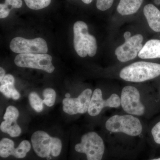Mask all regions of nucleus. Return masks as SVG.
I'll use <instances>...</instances> for the list:
<instances>
[{
	"mask_svg": "<svg viewBox=\"0 0 160 160\" xmlns=\"http://www.w3.org/2000/svg\"><path fill=\"white\" fill-rule=\"evenodd\" d=\"M121 78L127 82H140L160 75V64L138 62L124 67L120 72Z\"/></svg>",
	"mask_w": 160,
	"mask_h": 160,
	"instance_id": "f257e3e1",
	"label": "nucleus"
},
{
	"mask_svg": "<svg viewBox=\"0 0 160 160\" xmlns=\"http://www.w3.org/2000/svg\"><path fill=\"white\" fill-rule=\"evenodd\" d=\"M32 146L36 154L41 158L57 157L61 154L62 144L59 138L50 136L46 132L37 130L31 137Z\"/></svg>",
	"mask_w": 160,
	"mask_h": 160,
	"instance_id": "f03ea898",
	"label": "nucleus"
},
{
	"mask_svg": "<svg viewBox=\"0 0 160 160\" xmlns=\"http://www.w3.org/2000/svg\"><path fill=\"white\" fill-rule=\"evenodd\" d=\"M73 45L75 50L82 58L87 55L92 57L97 50L96 39L89 34L87 24L82 21H78L73 26Z\"/></svg>",
	"mask_w": 160,
	"mask_h": 160,
	"instance_id": "7ed1b4c3",
	"label": "nucleus"
},
{
	"mask_svg": "<svg viewBox=\"0 0 160 160\" xmlns=\"http://www.w3.org/2000/svg\"><path fill=\"white\" fill-rule=\"evenodd\" d=\"M106 128L112 132H122L130 136H138L142 133V126L138 118L132 115H115L106 121Z\"/></svg>",
	"mask_w": 160,
	"mask_h": 160,
	"instance_id": "20e7f679",
	"label": "nucleus"
},
{
	"mask_svg": "<svg viewBox=\"0 0 160 160\" xmlns=\"http://www.w3.org/2000/svg\"><path fill=\"white\" fill-rule=\"evenodd\" d=\"M76 151L85 153L87 160H102L105 152V145L102 138L95 132L83 134L81 142L75 146Z\"/></svg>",
	"mask_w": 160,
	"mask_h": 160,
	"instance_id": "39448f33",
	"label": "nucleus"
},
{
	"mask_svg": "<svg viewBox=\"0 0 160 160\" xmlns=\"http://www.w3.org/2000/svg\"><path fill=\"white\" fill-rule=\"evenodd\" d=\"M52 58L48 54H19L15 58V64L22 68L40 69L48 73L54 71Z\"/></svg>",
	"mask_w": 160,
	"mask_h": 160,
	"instance_id": "423d86ee",
	"label": "nucleus"
},
{
	"mask_svg": "<svg viewBox=\"0 0 160 160\" xmlns=\"http://www.w3.org/2000/svg\"><path fill=\"white\" fill-rule=\"evenodd\" d=\"M9 47L12 51L19 54H46L48 49L46 41L41 38L30 40L15 38L12 40Z\"/></svg>",
	"mask_w": 160,
	"mask_h": 160,
	"instance_id": "0eeeda50",
	"label": "nucleus"
},
{
	"mask_svg": "<svg viewBox=\"0 0 160 160\" xmlns=\"http://www.w3.org/2000/svg\"><path fill=\"white\" fill-rule=\"evenodd\" d=\"M121 105L124 111L132 115L142 116L145 112V107L140 101L139 92L133 86H125L121 94Z\"/></svg>",
	"mask_w": 160,
	"mask_h": 160,
	"instance_id": "6e6552de",
	"label": "nucleus"
},
{
	"mask_svg": "<svg viewBox=\"0 0 160 160\" xmlns=\"http://www.w3.org/2000/svg\"><path fill=\"white\" fill-rule=\"evenodd\" d=\"M92 92L91 89H86L78 98H66L62 101V109L69 115L84 114L88 112Z\"/></svg>",
	"mask_w": 160,
	"mask_h": 160,
	"instance_id": "1a4fd4ad",
	"label": "nucleus"
},
{
	"mask_svg": "<svg viewBox=\"0 0 160 160\" xmlns=\"http://www.w3.org/2000/svg\"><path fill=\"white\" fill-rule=\"evenodd\" d=\"M143 37L141 34H136L126 40L125 42L118 47L115 53L118 59L122 62H126L133 59L138 54L143 47Z\"/></svg>",
	"mask_w": 160,
	"mask_h": 160,
	"instance_id": "9d476101",
	"label": "nucleus"
},
{
	"mask_svg": "<svg viewBox=\"0 0 160 160\" xmlns=\"http://www.w3.org/2000/svg\"><path fill=\"white\" fill-rule=\"evenodd\" d=\"M120 106L121 99L118 95L113 93L105 100L103 98L102 90L96 89L92 92L88 112L91 116H97L105 107L118 108Z\"/></svg>",
	"mask_w": 160,
	"mask_h": 160,
	"instance_id": "9b49d317",
	"label": "nucleus"
},
{
	"mask_svg": "<svg viewBox=\"0 0 160 160\" xmlns=\"http://www.w3.org/2000/svg\"><path fill=\"white\" fill-rule=\"evenodd\" d=\"M32 145L28 140L22 141L17 148H15L13 141L8 138H3L0 141V156L7 158L12 156L18 159H22L31 149Z\"/></svg>",
	"mask_w": 160,
	"mask_h": 160,
	"instance_id": "f8f14e48",
	"label": "nucleus"
},
{
	"mask_svg": "<svg viewBox=\"0 0 160 160\" xmlns=\"http://www.w3.org/2000/svg\"><path fill=\"white\" fill-rule=\"evenodd\" d=\"M19 114L18 109L16 107L13 106H8L3 116L4 121L0 125L1 131L12 138L20 136L22 130L17 123Z\"/></svg>",
	"mask_w": 160,
	"mask_h": 160,
	"instance_id": "ddd939ff",
	"label": "nucleus"
},
{
	"mask_svg": "<svg viewBox=\"0 0 160 160\" xmlns=\"http://www.w3.org/2000/svg\"><path fill=\"white\" fill-rule=\"evenodd\" d=\"M149 27L156 32H160V11L151 4L146 5L143 9Z\"/></svg>",
	"mask_w": 160,
	"mask_h": 160,
	"instance_id": "4468645a",
	"label": "nucleus"
},
{
	"mask_svg": "<svg viewBox=\"0 0 160 160\" xmlns=\"http://www.w3.org/2000/svg\"><path fill=\"white\" fill-rule=\"evenodd\" d=\"M0 83V91L6 98L18 100L21 97L19 92L15 88V79L13 76L10 74L6 75Z\"/></svg>",
	"mask_w": 160,
	"mask_h": 160,
	"instance_id": "2eb2a0df",
	"label": "nucleus"
},
{
	"mask_svg": "<svg viewBox=\"0 0 160 160\" xmlns=\"http://www.w3.org/2000/svg\"><path fill=\"white\" fill-rule=\"evenodd\" d=\"M138 56L142 59L160 58V40L152 39L146 42Z\"/></svg>",
	"mask_w": 160,
	"mask_h": 160,
	"instance_id": "dca6fc26",
	"label": "nucleus"
},
{
	"mask_svg": "<svg viewBox=\"0 0 160 160\" xmlns=\"http://www.w3.org/2000/svg\"><path fill=\"white\" fill-rule=\"evenodd\" d=\"M144 0H120L117 11L122 16L129 15L137 12Z\"/></svg>",
	"mask_w": 160,
	"mask_h": 160,
	"instance_id": "f3484780",
	"label": "nucleus"
},
{
	"mask_svg": "<svg viewBox=\"0 0 160 160\" xmlns=\"http://www.w3.org/2000/svg\"><path fill=\"white\" fill-rule=\"evenodd\" d=\"M22 5V0H5L4 4L0 5V18H4L7 17L12 9L21 8Z\"/></svg>",
	"mask_w": 160,
	"mask_h": 160,
	"instance_id": "a211bd4d",
	"label": "nucleus"
},
{
	"mask_svg": "<svg viewBox=\"0 0 160 160\" xmlns=\"http://www.w3.org/2000/svg\"><path fill=\"white\" fill-rule=\"evenodd\" d=\"M29 104L35 111L38 112L42 111L44 109L43 101L37 92H30L29 95Z\"/></svg>",
	"mask_w": 160,
	"mask_h": 160,
	"instance_id": "6ab92c4d",
	"label": "nucleus"
},
{
	"mask_svg": "<svg viewBox=\"0 0 160 160\" xmlns=\"http://www.w3.org/2000/svg\"><path fill=\"white\" fill-rule=\"evenodd\" d=\"M43 102L48 107L54 106L56 99V92L53 89L48 88L43 92Z\"/></svg>",
	"mask_w": 160,
	"mask_h": 160,
	"instance_id": "aec40b11",
	"label": "nucleus"
},
{
	"mask_svg": "<svg viewBox=\"0 0 160 160\" xmlns=\"http://www.w3.org/2000/svg\"><path fill=\"white\" fill-rule=\"evenodd\" d=\"M26 6L33 10H39L49 6L51 0H24Z\"/></svg>",
	"mask_w": 160,
	"mask_h": 160,
	"instance_id": "412c9836",
	"label": "nucleus"
},
{
	"mask_svg": "<svg viewBox=\"0 0 160 160\" xmlns=\"http://www.w3.org/2000/svg\"><path fill=\"white\" fill-rule=\"evenodd\" d=\"M114 0H97V7L99 10L105 11L111 8Z\"/></svg>",
	"mask_w": 160,
	"mask_h": 160,
	"instance_id": "4be33fe9",
	"label": "nucleus"
},
{
	"mask_svg": "<svg viewBox=\"0 0 160 160\" xmlns=\"http://www.w3.org/2000/svg\"><path fill=\"white\" fill-rule=\"evenodd\" d=\"M151 133L155 142L160 144V122L156 124L152 128Z\"/></svg>",
	"mask_w": 160,
	"mask_h": 160,
	"instance_id": "5701e85b",
	"label": "nucleus"
},
{
	"mask_svg": "<svg viewBox=\"0 0 160 160\" xmlns=\"http://www.w3.org/2000/svg\"><path fill=\"white\" fill-rule=\"evenodd\" d=\"M6 76L5 70L2 67L0 68V82L2 81L3 79Z\"/></svg>",
	"mask_w": 160,
	"mask_h": 160,
	"instance_id": "b1692460",
	"label": "nucleus"
},
{
	"mask_svg": "<svg viewBox=\"0 0 160 160\" xmlns=\"http://www.w3.org/2000/svg\"><path fill=\"white\" fill-rule=\"evenodd\" d=\"M131 34L129 31L126 32L124 34V38L125 40L129 39L131 37Z\"/></svg>",
	"mask_w": 160,
	"mask_h": 160,
	"instance_id": "393cba45",
	"label": "nucleus"
},
{
	"mask_svg": "<svg viewBox=\"0 0 160 160\" xmlns=\"http://www.w3.org/2000/svg\"><path fill=\"white\" fill-rule=\"evenodd\" d=\"M83 2L86 4H89V3H91L92 0H82Z\"/></svg>",
	"mask_w": 160,
	"mask_h": 160,
	"instance_id": "a878e982",
	"label": "nucleus"
},
{
	"mask_svg": "<svg viewBox=\"0 0 160 160\" xmlns=\"http://www.w3.org/2000/svg\"><path fill=\"white\" fill-rule=\"evenodd\" d=\"M151 160H160V158H159L154 159H152Z\"/></svg>",
	"mask_w": 160,
	"mask_h": 160,
	"instance_id": "bb28decb",
	"label": "nucleus"
}]
</instances>
